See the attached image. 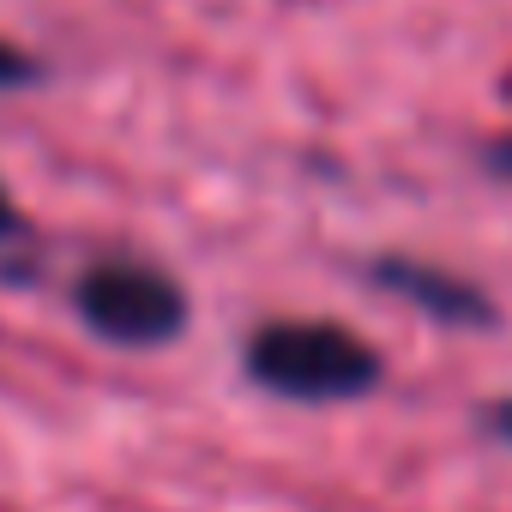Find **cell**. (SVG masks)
Listing matches in <instances>:
<instances>
[{
  "label": "cell",
  "instance_id": "obj_1",
  "mask_svg": "<svg viewBox=\"0 0 512 512\" xmlns=\"http://www.w3.org/2000/svg\"><path fill=\"white\" fill-rule=\"evenodd\" d=\"M241 368L290 404H356L386 380V356L338 320H266L247 338Z\"/></svg>",
  "mask_w": 512,
  "mask_h": 512
},
{
  "label": "cell",
  "instance_id": "obj_2",
  "mask_svg": "<svg viewBox=\"0 0 512 512\" xmlns=\"http://www.w3.org/2000/svg\"><path fill=\"white\" fill-rule=\"evenodd\" d=\"M73 314L91 338L115 350H163L187 332V290L145 260H97L73 278Z\"/></svg>",
  "mask_w": 512,
  "mask_h": 512
},
{
  "label": "cell",
  "instance_id": "obj_3",
  "mask_svg": "<svg viewBox=\"0 0 512 512\" xmlns=\"http://www.w3.org/2000/svg\"><path fill=\"white\" fill-rule=\"evenodd\" d=\"M368 284L410 302L416 314H428L434 326H452V332H494L500 326V308L488 302L482 284L446 272V266H428V260H404V253H386V260L368 266Z\"/></svg>",
  "mask_w": 512,
  "mask_h": 512
},
{
  "label": "cell",
  "instance_id": "obj_4",
  "mask_svg": "<svg viewBox=\"0 0 512 512\" xmlns=\"http://www.w3.org/2000/svg\"><path fill=\"white\" fill-rule=\"evenodd\" d=\"M43 79H49V73H43L37 55H25L19 43L0 37V91H31V85H43Z\"/></svg>",
  "mask_w": 512,
  "mask_h": 512
},
{
  "label": "cell",
  "instance_id": "obj_5",
  "mask_svg": "<svg viewBox=\"0 0 512 512\" xmlns=\"http://www.w3.org/2000/svg\"><path fill=\"white\" fill-rule=\"evenodd\" d=\"M476 422H482V434H488V440L512 446V398H494V404H482V410H476Z\"/></svg>",
  "mask_w": 512,
  "mask_h": 512
},
{
  "label": "cell",
  "instance_id": "obj_6",
  "mask_svg": "<svg viewBox=\"0 0 512 512\" xmlns=\"http://www.w3.org/2000/svg\"><path fill=\"white\" fill-rule=\"evenodd\" d=\"M25 229V217H19V205H13V193L7 187H0V241H13Z\"/></svg>",
  "mask_w": 512,
  "mask_h": 512
},
{
  "label": "cell",
  "instance_id": "obj_7",
  "mask_svg": "<svg viewBox=\"0 0 512 512\" xmlns=\"http://www.w3.org/2000/svg\"><path fill=\"white\" fill-rule=\"evenodd\" d=\"M488 169H494V175H500V181H512V133H506V139H494V145H488Z\"/></svg>",
  "mask_w": 512,
  "mask_h": 512
}]
</instances>
